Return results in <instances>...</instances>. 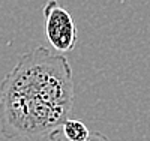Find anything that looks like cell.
<instances>
[{"label": "cell", "instance_id": "obj_3", "mask_svg": "<svg viewBox=\"0 0 150 141\" xmlns=\"http://www.w3.org/2000/svg\"><path fill=\"white\" fill-rule=\"evenodd\" d=\"M62 131L69 141H84L90 137V131L81 120L68 119L62 125Z\"/></svg>", "mask_w": 150, "mask_h": 141}, {"label": "cell", "instance_id": "obj_1", "mask_svg": "<svg viewBox=\"0 0 150 141\" xmlns=\"http://www.w3.org/2000/svg\"><path fill=\"white\" fill-rule=\"evenodd\" d=\"M74 105L71 65L42 45L23 54L0 84V132L6 140L48 135Z\"/></svg>", "mask_w": 150, "mask_h": 141}, {"label": "cell", "instance_id": "obj_2", "mask_svg": "<svg viewBox=\"0 0 150 141\" xmlns=\"http://www.w3.org/2000/svg\"><path fill=\"white\" fill-rule=\"evenodd\" d=\"M44 32L48 42L57 53H69L78 41V30L72 15L57 0H48L42 6Z\"/></svg>", "mask_w": 150, "mask_h": 141}, {"label": "cell", "instance_id": "obj_4", "mask_svg": "<svg viewBox=\"0 0 150 141\" xmlns=\"http://www.w3.org/2000/svg\"><path fill=\"white\" fill-rule=\"evenodd\" d=\"M48 141H69V140L65 137L63 131H62V126H59L57 129L48 134ZM84 141H108V138L99 132H90V137Z\"/></svg>", "mask_w": 150, "mask_h": 141}]
</instances>
